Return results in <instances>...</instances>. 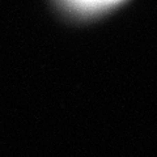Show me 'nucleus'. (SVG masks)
<instances>
[{"mask_svg":"<svg viewBox=\"0 0 157 157\" xmlns=\"http://www.w3.org/2000/svg\"><path fill=\"white\" fill-rule=\"evenodd\" d=\"M123 0H62L71 11L80 14H94L113 8Z\"/></svg>","mask_w":157,"mask_h":157,"instance_id":"f257e3e1","label":"nucleus"}]
</instances>
